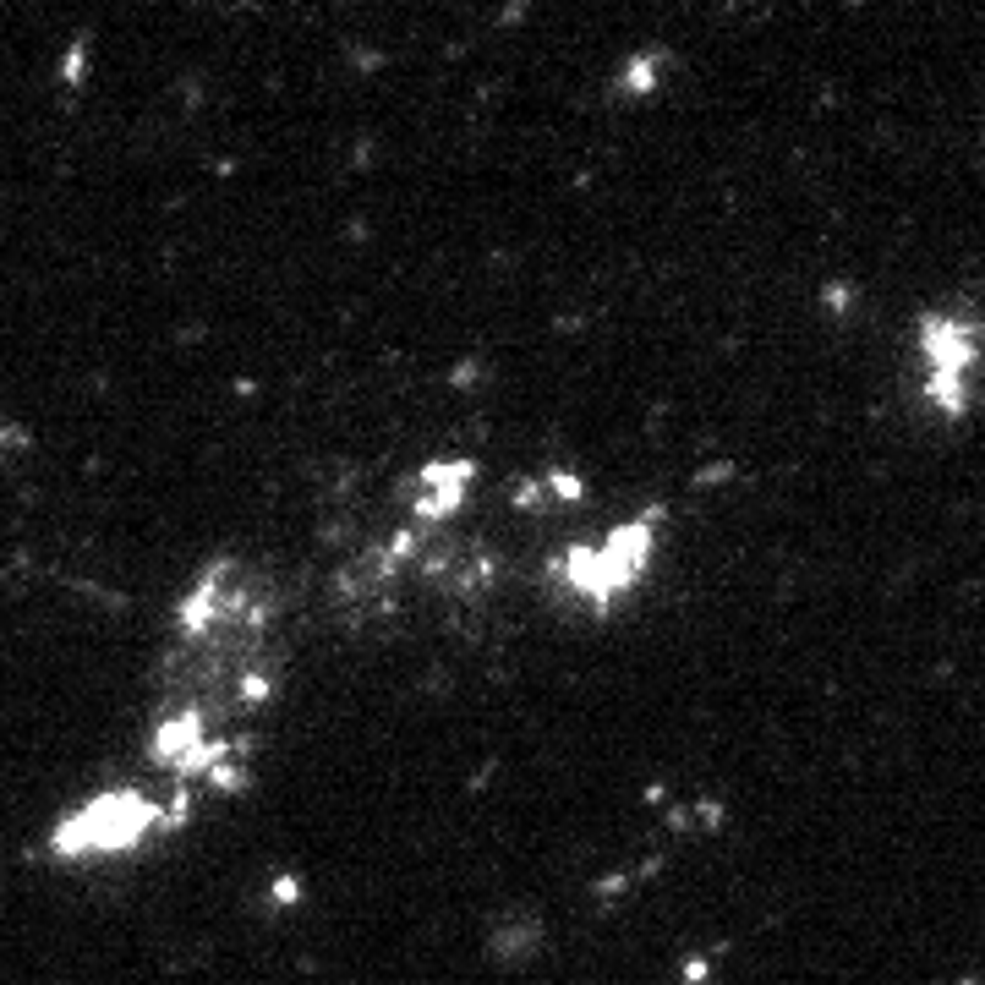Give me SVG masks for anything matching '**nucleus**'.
<instances>
[{
  "label": "nucleus",
  "instance_id": "1",
  "mask_svg": "<svg viewBox=\"0 0 985 985\" xmlns=\"http://www.w3.org/2000/svg\"><path fill=\"white\" fill-rule=\"evenodd\" d=\"M646 553H652V526H619L602 548H575L570 553V581L586 597H613L641 575Z\"/></svg>",
  "mask_w": 985,
  "mask_h": 985
},
{
  "label": "nucleus",
  "instance_id": "2",
  "mask_svg": "<svg viewBox=\"0 0 985 985\" xmlns=\"http://www.w3.org/2000/svg\"><path fill=\"white\" fill-rule=\"evenodd\" d=\"M154 827V805L137 794H110L99 799V805H88L83 816L72 821V827H61V849L77 854V849H126V843H137L143 832Z\"/></svg>",
  "mask_w": 985,
  "mask_h": 985
}]
</instances>
